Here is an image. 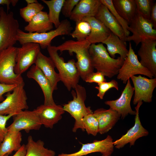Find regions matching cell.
<instances>
[{"mask_svg": "<svg viewBox=\"0 0 156 156\" xmlns=\"http://www.w3.org/2000/svg\"><path fill=\"white\" fill-rule=\"evenodd\" d=\"M17 85L0 83V102L4 99L3 95L6 93L12 91Z\"/></svg>", "mask_w": 156, "mask_h": 156, "instance_id": "obj_40", "label": "cell"}, {"mask_svg": "<svg viewBox=\"0 0 156 156\" xmlns=\"http://www.w3.org/2000/svg\"><path fill=\"white\" fill-rule=\"evenodd\" d=\"M103 44L107 46V50L110 56L113 58L118 54L120 57L125 60L128 53L126 41L120 39L117 36L111 32L109 36Z\"/></svg>", "mask_w": 156, "mask_h": 156, "instance_id": "obj_27", "label": "cell"}, {"mask_svg": "<svg viewBox=\"0 0 156 156\" xmlns=\"http://www.w3.org/2000/svg\"><path fill=\"white\" fill-rule=\"evenodd\" d=\"M72 29L70 22L66 19L62 20L55 29L46 32H26L19 29L16 40L21 45L27 43H34L39 44L40 48L44 49L51 44V41L55 37L62 35H70Z\"/></svg>", "mask_w": 156, "mask_h": 156, "instance_id": "obj_3", "label": "cell"}, {"mask_svg": "<svg viewBox=\"0 0 156 156\" xmlns=\"http://www.w3.org/2000/svg\"><path fill=\"white\" fill-rule=\"evenodd\" d=\"M82 20L88 22L91 27V31L86 40L90 44L102 43L109 36L111 31L95 17L84 18Z\"/></svg>", "mask_w": 156, "mask_h": 156, "instance_id": "obj_24", "label": "cell"}, {"mask_svg": "<svg viewBox=\"0 0 156 156\" xmlns=\"http://www.w3.org/2000/svg\"><path fill=\"white\" fill-rule=\"evenodd\" d=\"M102 156H111V155H102Z\"/></svg>", "mask_w": 156, "mask_h": 156, "instance_id": "obj_45", "label": "cell"}, {"mask_svg": "<svg viewBox=\"0 0 156 156\" xmlns=\"http://www.w3.org/2000/svg\"><path fill=\"white\" fill-rule=\"evenodd\" d=\"M29 78L34 79L39 84L44 96V104H55L53 97V91L51 83L41 70L35 65H32L27 74Z\"/></svg>", "mask_w": 156, "mask_h": 156, "instance_id": "obj_19", "label": "cell"}, {"mask_svg": "<svg viewBox=\"0 0 156 156\" xmlns=\"http://www.w3.org/2000/svg\"><path fill=\"white\" fill-rule=\"evenodd\" d=\"M25 1L27 4H32L38 2L36 0H26Z\"/></svg>", "mask_w": 156, "mask_h": 156, "instance_id": "obj_44", "label": "cell"}, {"mask_svg": "<svg viewBox=\"0 0 156 156\" xmlns=\"http://www.w3.org/2000/svg\"><path fill=\"white\" fill-rule=\"evenodd\" d=\"M48 6L49 12L48 14L50 21L56 28L60 25V14L61 11L65 0H42Z\"/></svg>", "mask_w": 156, "mask_h": 156, "instance_id": "obj_30", "label": "cell"}, {"mask_svg": "<svg viewBox=\"0 0 156 156\" xmlns=\"http://www.w3.org/2000/svg\"><path fill=\"white\" fill-rule=\"evenodd\" d=\"M12 123L7 127L8 131L20 132L24 130L26 133L30 131L39 130L42 124L34 109L23 110L13 116Z\"/></svg>", "mask_w": 156, "mask_h": 156, "instance_id": "obj_12", "label": "cell"}, {"mask_svg": "<svg viewBox=\"0 0 156 156\" xmlns=\"http://www.w3.org/2000/svg\"><path fill=\"white\" fill-rule=\"evenodd\" d=\"M141 43L138 52L140 62L156 78V40L146 39Z\"/></svg>", "mask_w": 156, "mask_h": 156, "instance_id": "obj_18", "label": "cell"}, {"mask_svg": "<svg viewBox=\"0 0 156 156\" xmlns=\"http://www.w3.org/2000/svg\"><path fill=\"white\" fill-rule=\"evenodd\" d=\"M17 47H9L0 52V83L9 85L25 84L21 75L14 71Z\"/></svg>", "mask_w": 156, "mask_h": 156, "instance_id": "obj_6", "label": "cell"}, {"mask_svg": "<svg viewBox=\"0 0 156 156\" xmlns=\"http://www.w3.org/2000/svg\"><path fill=\"white\" fill-rule=\"evenodd\" d=\"M15 114H12L6 115H0V144L8 132L7 127H6L7 121Z\"/></svg>", "mask_w": 156, "mask_h": 156, "instance_id": "obj_38", "label": "cell"}, {"mask_svg": "<svg viewBox=\"0 0 156 156\" xmlns=\"http://www.w3.org/2000/svg\"><path fill=\"white\" fill-rule=\"evenodd\" d=\"M89 52L93 67L97 71L109 78L117 75L124 60L120 57H111L102 43L91 44Z\"/></svg>", "mask_w": 156, "mask_h": 156, "instance_id": "obj_2", "label": "cell"}, {"mask_svg": "<svg viewBox=\"0 0 156 156\" xmlns=\"http://www.w3.org/2000/svg\"><path fill=\"white\" fill-rule=\"evenodd\" d=\"M72 90L71 94L73 99L63 105L65 111L70 114L75 120L74 125L72 129L73 132H76L79 129L85 131L82 120L86 115L93 113L90 107L86 106L85 101L86 98V92L85 88L77 84Z\"/></svg>", "mask_w": 156, "mask_h": 156, "instance_id": "obj_5", "label": "cell"}, {"mask_svg": "<svg viewBox=\"0 0 156 156\" xmlns=\"http://www.w3.org/2000/svg\"><path fill=\"white\" fill-rule=\"evenodd\" d=\"M100 0L101 3L108 8L122 26L124 30L126 38L129 36L130 34V32L128 30L129 25L117 12L114 7L112 0Z\"/></svg>", "mask_w": 156, "mask_h": 156, "instance_id": "obj_34", "label": "cell"}, {"mask_svg": "<svg viewBox=\"0 0 156 156\" xmlns=\"http://www.w3.org/2000/svg\"><path fill=\"white\" fill-rule=\"evenodd\" d=\"M53 24L49 20L48 13L41 11L38 13L24 28L28 33H42L49 31Z\"/></svg>", "mask_w": 156, "mask_h": 156, "instance_id": "obj_25", "label": "cell"}, {"mask_svg": "<svg viewBox=\"0 0 156 156\" xmlns=\"http://www.w3.org/2000/svg\"><path fill=\"white\" fill-rule=\"evenodd\" d=\"M91 31V27L89 23L83 20L76 22L75 30L70 35L77 40L86 39L89 35Z\"/></svg>", "mask_w": 156, "mask_h": 156, "instance_id": "obj_32", "label": "cell"}, {"mask_svg": "<svg viewBox=\"0 0 156 156\" xmlns=\"http://www.w3.org/2000/svg\"><path fill=\"white\" fill-rule=\"evenodd\" d=\"M26 153L25 145H22L20 148L16 151L15 154L12 156H25ZM3 156H9V155L6 154Z\"/></svg>", "mask_w": 156, "mask_h": 156, "instance_id": "obj_43", "label": "cell"}, {"mask_svg": "<svg viewBox=\"0 0 156 156\" xmlns=\"http://www.w3.org/2000/svg\"><path fill=\"white\" fill-rule=\"evenodd\" d=\"M134 92L133 87L129 79L120 97L116 100L106 101L105 103L109 106L110 108L119 113L122 119H124L129 114L135 115V111L132 110L131 105V101Z\"/></svg>", "mask_w": 156, "mask_h": 156, "instance_id": "obj_16", "label": "cell"}, {"mask_svg": "<svg viewBox=\"0 0 156 156\" xmlns=\"http://www.w3.org/2000/svg\"><path fill=\"white\" fill-rule=\"evenodd\" d=\"M82 121L85 130L88 134L96 136L99 133V122L93 113L85 116Z\"/></svg>", "mask_w": 156, "mask_h": 156, "instance_id": "obj_33", "label": "cell"}, {"mask_svg": "<svg viewBox=\"0 0 156 156\" xmlns=\"http://www.w3.org/2000/svg\"><path fill=\"white\" fill-rule=\"evenodd\" d=\"M18 20L12 12L6 13L0 7V52L14 46L17 42L16 36L19 29Z\"/></svg>", "mask_w": 156, "mask_h": 156, "instance_id": "obj_7", "label": "cell"}, {"mask_svg": "<svg viewBox=\"0 0 156 156\" xmlns=\"http://www.w3.org/2000/svg\"><path fill=\"white\" fill-rule=\"evenodd\" d=\"M35 65L41 70L50 81L53 91L57 89V83L60 81L58 73L55 71V64L51 57L39 53Z\"/></svg>", "mask_w": 156, "mask_h": 156, "instance_id": "obj_22", "label": "cell"}, {"mask_svg": "<svg viewBox=\"0 0 156 156\" xmlns=\"http://www.w3.org/2000/svg\"><path fill=\"white\" fill-rule=\"evenodd\" d=\"M136 12L144 18L150 19L152 8L154 4L152 0H135Z\"/></svg>", "mask_w": 156, "mask_h": 156, "instance_id": "obj_35", "label": "cell"}, {"mask_svg": "<svg viewBox=\"0 0 156 156\" xmlns=\"http://www.w3.org/2000/svg\"><path fill=\"white\" fill-rule=\"evenodd\" d=\"M44 144L42 140L35 141L31 136H29L25 145L26 153L25 156H55V152L45 148Z\"/></svg>", "mask_w": 156, "mask_h": 156, "instance_id": "obj_29", "label": "cell"}, {"mask_svg": "<svg viewBox=\"0 0 156 156\" xmlns=\"http://www.w3.org/2000/svg\"><path fill=\"white\" fill-rule=\"evenodd\" d=\"M129 45L128 53L119 70L117 79L125 84L132 76L137 74L144 75L150 79L153 78V74L139 61L137 55L135 54L130 42Z\"/></svg>", "mask_w": 156, "mask_h": 156, "instance_id": "obj_10", "label": "cell"}, {"mask_svg": "<svg viewBox=\"0 0 156 156\" xmlns=\"http://www.w3.org/2000/svg\"><path fill=\"white\" fill-rule=\"evenodd\" d=\"M40 51L39 44L29 42L22 44L17 47L16 63L14 71L18 75L25 72L32 65L35 64Z\"/></svg>", "mask_w": 156, "mask_h": 156, "instance_id": "obj_11", "label": "cell"}, {"mask_svg": "<svg viewBox=\"0 0 156 156\" xmlns=\"http://www.w3.org/2000/svg\"><path fill=\"white\" fill-rule=\"evenodd\" d=\"M143 103L142 101L139 102L135 107L136 114L133 126L120 138L113 141L114 147L116 148L120 149L123 148L128 144H129L130 147L134 146L138 139L148 135L149 132L142 126L139 116V109Z\"/></svg>", "mask_w": 156, "mask_h": 156, "instance_id": "obj_13", "label": "cell"}, {"mask_svg": "<svg viewBox=\"0 0 156 156\" xmlns=\"http://www.w3.org/2000/svg\"><path fill=\"white\" fill-rule=\"evenodd\" d=\"M90 45L85 39L76 41L68 40L57 46H55L57 51L61 52L67 51L71 55L73 53L76 54L77 60L75 62L76 66L80 77L84 81L89 74L94 72L89 52Z\"/></svg>", "mask_w": 156, "mask_h": 156, "instance_id": "obj_1", "label": "cell"}, {"mask_svg": "<svg viewBox=\"0 0 156 156\" xmlns=\"http://www.w3.org/2000/svg\"><path fill=\"white\" fill-rule=\"evenodd\" d=\"M150 21L153 25L154 29H156V3L155 2L152 8L150 18Z\"/></svg>", "mask_w": 156, "mask_h": 156, "instance_id": "obj_41", "label": "cell"}, {"mask_svg": "<svg viewBox=\"0 0 156 156\" xmlns=\"http://www.w3.org/2000/svg\"><path fill=\"white\" fill-rule=\"evenodd\" d=\"M130 78L134 86L133 104L136 105L140 101L151 102L153 91L156 87V78L148 79L140 75L132 76Z\"/></svg>", "mask_w": 156, "mask_h": 156, "instance_id": "obj_14", "label": "cell"}, {"mask_svg": "<svg viewBox=\"0 0 156 156\" xmlns=\"http://www.w3.org/2000/svg\"><path fill=\"white\" fill-rule=\"evenodd\" d=\"M105 75L101 72H94L89 74L86 78L84 81L87 83H95L97 84L106 82Z\"/></svg>", "mask_w": 156, "mask_h": 156, "instance_id": "obj_39", "label": "cell"}, {"mask_svg": "<svg viewBox=\"0 0 156 156\" xmlns=\"http://www.w3.org/2000/svg\"><path fill=\"white\" fill-rule=\"evenodd\" d=\"M18 1V0H0V5H6L7 6V13L10 9V5L15 6Z\"/></svg>", "mask_w": 156, "mask_h": 156, "instance_id": "obj_42", "label": "cell"}, {"mask_svg": "<svg viewBox=\"0 0 156 156\" xmlns=\"http://www.w3.org/2000/svg\"><path fill=\"white\" fill-rule=\"evenodd\" d=\"M49 57L58 70L60 81L68 91L75 89L78 84L80 76L74 59L65 62L64 59L59 55L55 46L51 44L47 47Z\"/></svg>", "mask_w": 156, "mask_h": 156, "instance_id": "obj_4", "label": "cell"}, {"mask_svg": "<svg viewBox=\"0 0 156 156\" xmlns=\"http://www.w3.org/2000/svg\"></svg>", "mask_w": 156, "mask_h": 156, "instance_id": "obj_46", "label": "cell"}, {"mask_svg": "<svg viewBox=\"0 0 156 156\" xmlns=\"http://www.w3.org/2000/svg\"><path fill=\"white\" fill-rule=\"evenodd\" d=\"M44 8V6L38 2L28 4L26 6L20 9V14L26 22L29 23Z\"/></svg>", "mask_w": 156, "mask_h": 156, "instance_id": "obj_31", "label": "cell"}, {"mask_svg": "<svg viewBox=\"0 0 156 156\" xmlns=\"http://www.w3.org/2000/svg\"><path fill=\"white\" fill-rule=\"evenodd\" d=\"M101 4L100 0H80L69 18L76 22L86 17H95Z\"/></svg>", "mask_w": 156, "mask_h": 156, "instance_id": "obj_20", "label": "cell"}, {"mask_svg": "<svg viewBox=\"0 0 156 156\" xmlns=\"http://www.w3.org/2000/svg\"><path fill=\"white\" fill-rule=\"evenodd\" d=\"M25 84L17 85L11 93H7L6 98L0 103V115L16 114L28 108Z\"/></svg>", "mask_w": 156, "mask_h": 156, "instance_id": "obj_9", "label": "cell"}, {"mask_svg": "<svg viewBox=\"0 0 156 156\" xmlns=\"http://www.w3.org/2000/svg\"><path fill=\"white\" fill-rule=\"evenodd\" d=\"M95 17L120 39L126 41V38L122 26L108 8L102 3Z\"/></svg>", "mask_w": 156, "mask_h": 156, "instance_id": "obj_23", "label": "cell"}, {"mask_svg": "<svg viewBox=\"0 0 156 156\" xmlns=\"http://www.w3.org/2000/svg\"><path fill=\"white\" fill-rule=\"evenodd\" d=\"M22 135L21 132L8 131L0 144V156L10 155L17 151L22 146Z\"/></svg>", "mask_w": 156, "mask_h": 156, "instance_id": "obj_26", "label": "cell"}, {"mask_svg": "<svg viewBox=\"0 0 156 156\" xmlns=\"http://www.w3.org/2000/svg\"><path fill=\"white\" fill-rule=\"evenodd\" d=\"M80 0H65L61 12L66 17L70 18L75 7Z\"/></svg>", "mask_w": 156, "mask_h": 156, "instance_id": "obj_37", "label": "cell"}, {"mask_svg": "<svg viewBox=\"0 0 156 156\" xmlns=\"http://www.w3.org/2000/svg\"><path fill=\"white\" fill-rule=\"evenodd\" d=\"M93 114L98 120L99 133L101 134L107 133L111 129L121 117L119 113L110 108L108 109H98L93 112Z\"/></svg>", "mask_w": 156, "mask_h": 156, "instance_id": "obj_21", "label": "cell"}, {"mask_svg": "<svg viewBox=\"0 0 156 156\" xmlns=\"http://www.w3.org/2000/svg\"><path fill=\"white\" fill-rule=\"evenodd\" d=\"M129 25L128 30L132 34L126 37V41H133L137 46L145 40H156V29L152 23L137 12Z\"/></svg>", "mask_w": 156, "mask_h": 156, "instance_id": "obj_8", "label": "cell"}, {"mask_svg": "<svg viewBox=\"0 0 156 156\" xmlns=\"http://www.w3.org/2000/svg\"><path fill=\"white\" fill-rule=\"evenodd\" d=\"M38 115L42 125L52 129L55 124L62 118L65 113L63 106L54 105H41L34 109Z\"/></svg>", "mask_w": 156, "mask_h": 156, "instance_id": "obj_17", "label": "cell"}, {"mask_svg": "<svg viewBox=\"0 0 156 156\" xmlns=\"http://www.w3.org/2000/svg\"><path fill=\"white\" fill-rule=\"evenodd\" d=\"M117 12L129 24L136 12L135 0H112Z\"/></svg>", "mask_w": 156, "mask_h": 156, "instance_id": "obj_28", "label": "cell"}, {"mask_svg": "<svg viewBox=\"0 0 156 156\" xmlns=\"http://www.w3.org/2000/svg\"><path fill=\"white\" fill-rule=\"evenodd\" d=\"M112 137L107 135L105 139L94 140L92 142L82 144L81 148L72 153H62L58 156H83L92 153L99 152L103 155H110L114 151V146Z\"/></svg>", "mask_w": 156, "mask_h": 156, "instance_id": "obj_15", "label": "cell"}, {"mask_svg": "<svg viewBox=\"0 0 156 156\" xmlns=\"http://www.w3.org/2000/svg\"><path fill=\"white\" fill-rule=\"evenodd\" d=\"M98 86L95 88L98 90L97 96L101 99H103L105 93L112 88H114L117 90H119L118 84V82L114 79L107 82H103L98 84Z\"/></svg>", "mask_w": 156, "mask_h": 156, "instance_id": "obj_36", "label": "cell"}]
</instances>
